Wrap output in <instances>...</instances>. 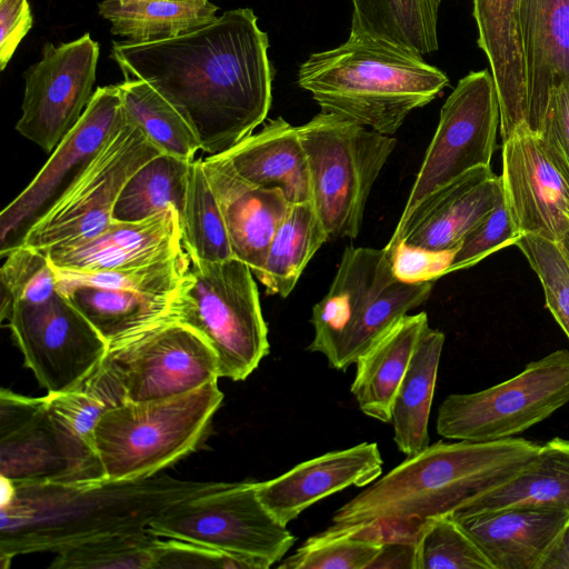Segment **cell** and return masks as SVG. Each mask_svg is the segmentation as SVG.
Here are the masks:
<instances>
[{
    "label": "cell",
    "instance_id": "6da1fadb",
    "mask_svg": "<svg viewBox=\"0 0 569 569\" xmlns=\"http://www.w3.org/2000/svg\"><path fill=\"white\" fill-rule=\"evenodd\" d=\"M267 32L250 8L153 42H113L126 79L148 82L184 118L209 156L228 151L264 122L274 68Z\"/></svg>",
    "mask_w": 569,
    "mask_h": 569
},
{
    "label": "cell",
    "instance_id": "7a4b0ae2",
    "mask_svg": "<svg viewBox=\"0 0 569 569\" xmlns=\"http://www.w3.org/2000/svg\"><path fill=\"white\" fill-rule=\"evenodd\" d=\"M218 482L183 481L166 475L81 487L14 485L1 505V565L17 555L52 551L104 533L148 528L174 503Z\"/></svg>",
    "mask_w": 569,
    "mask_h": 569
},
{
    "label": "cell",
    "instance_id": "3957f363",
    "mask_svg": "<svg viewBox=\"0 0 569 569\" xmlns=\"http://www.w3.org/2000/svg\"><path fill=\"white\" fill-rule=\"evenodd\" d=\"M540 447L521 437L435 442L366 486L336 510L332 523L450 516L517 476Z\"/></svg>",
    "mask_w": 569,
    "mask_h": 569
},
{
    "label": "cell",
    "instance_id": "277c9868",
    "mask_svg": "<svg viewBox=\"0 0 569 569\" xmlns=\"http://www.w3.org/2000/svg\"><path fill=\"white\" fill-rule=\"evenodd\" d=\"M297 82L322 112L392 136L411 111L449 86V78L416 52L350 30L339 47L302 62Z\"/></svg>",
    "mask_w": 569,
    "mask_h": 569
},
{
    "label": "cell",
    "instance_id": "5b68a950",
    "mask_svg": "<svg viewBox=\"0 0 569 569\" xmlns=\"http://www.w3.org/2000/svg\"><path fill=\"white\" fill-rule=\"evenodd\" d=\"M433 281L397 279L383 249L348 246L325 297L312 307L307 349L346 371L399 318L429 298Z\"/></svg>",
    "mask_w": 569,
    "mask_h": 569
},
{
    "label": "cell",
    "instance_id": "8992f818",
    "mask_svg": "<svg viewBox=\"0 0 569 569\" xmlns=\"http://www.w3.org/2000/svg\"><path fill=\"white\" fill-rule=\"evenodd\" d=\"M217 381L167 399L108 408L94 429L106 480L148 478L194 451L223 400Z\"/></svg>",
    "mask_w": 569,
    "mask_h": 569
},
{
    "label": "cell",
    "instance_id": "52a82bcc",
    "mask_svg": "<svg viewBox=\"0 0 569 569\" xmlns=\"http://www.w3.org/2000/svg\"><path fill=\"white\" fill-rule=\"evenodd\" d=\"M253 276L236 257L220 262L190 258L166 316L209 343L219 378L242 381L269 353L268 328Z\"/></svg>",
    "mask_w": 569,
    "mask_h": 569
},
{
    "label": "cell",
    "instance_id": "ba28073f",
    "mask_svg": "<svg viewBox=\"0 0 569 569\" xmlns=\"http://www.w3.org/2000/svg\"><path fill=\"white\" fill-rule=\"evenodd\" d=\"M217 358L194 330L160 319L108 345L82 385L110 407L161 400L218 380Z\"/></svg>",
    "mask_w": 569,
    "mask_h": 569
},
{
    "label": "cell",
    "instance_id": "9c48e42d",
    "mask_svg": "<svg viewBox=\"0 0 569 569\" xmlns=\"http://www.w3.org/2000/svg\"><path fill=\"white\" fill-rule=\"evenodd\" d=\"M297 129L308 158L312 202L328 238H357L372 186L397 140L322 111Z\"/></svg>",
    "mask_w": 569,
    "mask_h": 569
},
{
    "label": "cell",
    "instance_id": "30bf717a",
    "mask_svg": "<svg viewBox=\"0 0 569 569\" xmlns=\"http://www.w3.org/2000/svg\"><path fill=\"white\" fill-rule=\"evenodd\" d=\"M568 402L569 351L558 349L492 387L447 396L439 406L436 429L450 440L509 439L546 420Z\"/></svg>",
    "mask_w": 569,
    "mask_h": 569
},
{
    "label": "cell",
    "instance_id": "8fae6325",
    "mask_svg": "<svg viewBox=\"0 0 569 569\" xmlns=\"http://www.w3.org/2000/svg\"><path fill=\"white\" fill-rule=\"evenodd\" d=\"M258 482H218L179 501L153 519L148 529L220 551L256 559L270 568L281 561L297 538L263 506Z\"/></svg>",
    "mask_w": 569,
    "mask_h": 569
},
{
    "label": "cell",
    "instance_id": "7c38bea8",
    "mask_svg": "<svg viewBox=\"0 0 569 569\" xmlns=\"http://www.w3.org/2000/svg\"><path fill=\"white\" fill-rule=\"evenodd\" d=\"M161 152L133 123L118 127L51 207L27 230L20 244L47 252L106 230L129 179Z\"/></svg>",
    "mask_w": 569,
    "mask_h": 569
},
{
    "label": "cell",
    "instance_id": "4fadbf2b",
    "mask_svg": "<svg viewBox=\"0 0 569 569\" xmlns=\"http://www.w3.org/2000/svg\"><path fill=\"white\" fill-rule=\"evenodd\" d=\"M499 127L500 109L491 72H469L459 80L441 108L436 132L399 222L462 174L489 167Z\"/></svg>",
    "mask_w": 569,
    "mask_h": 569
},
{
    "label": "cell",
    "instance_id": "5bb4252c",
    "mask_svg": "<svg viewBox=\"0 0 569 569\" xmlns=\"http://www.w3.org/2000/svg\"><path fill=\"white\" fill-rule=\"evenodd\" d=\"M24 365L48 393L81 387L108 342L59 291L39 303L17 302L7 319Z\"/></svg>",
    "mask_w": 569,
    "mask_h": 569
},
{
    "label": "cell",
    "instance_id": "9a60e30c",
    "mask_svg": "<svg viewBox=\"0 0 569 569\" xmlns=\"http://www.w3.org/2000/svg\"><path fill=\"white\" fill-rule=\"evenodd\" d=\"M99 44L90 33L42 47L41 59L24 72V92L17 131L52 152L77 124L92 98Z\"/></svg>",
    "mask_w": 569,
    "mask_h": 569
},
{
    "label": "cell",
    "instance_id": "2e32d148",
    "mask_svg": "<svg viewBox=\"0 0 569 569\" xmlns=\"http://www.w3.org/2000/svg\"><path fill=\"white\" fill-rule=\"evenodd\" d=\"M124 121L117 84L99 87L77 124L31 182L1 211V257L21 243L30 226L51 207Z\"/></svg>",
    "mask_w": 569,
    "mask_h": 569
},
{
    "label": "cell",
    "instance_id": "e0dca14e",
    "mask_svg": "<svg viewBox=\"0 0 569 569\" xmlns=\"http://www.w3.org/2000/svg\"><path fill=\"white\" fill-rule=\"evenodd\" d=\"M502 142L500 177L517 231L560 242L569 232V182L529 128Z\"/></svg>",
    "mask_w": 569,
    "mask_h": 569
},
{
    "label": "cell",
    "instance_id": "ac0fdd59",
    "mask_svg": "<svg viewBox=\"0 0 569 569\" xmlns=\"http://www.w3.org/2000/svg\"><path fill=\"white\" fill-rule=\"evenodd\" d=\"M501 192L502 179L490 166L472 169L435 192L405 221L398 222L385 250L391 256L402 242L430 251L457 249L492 211Z\"/></svg>",
    "mask_w": 569,
    "mask_h": 569
},
{
    "label": "cell",
    "instance_id": "d6986e66",
    "mask_svg": "<svg viewBox=\"0 0 569 569\" xmlns=\"http://www.w3.org/2000/svg\"><path fill=\"white\" fill-rule=\"evenodd\" d=\"M183 251L179 212L171 207L141 221H113L97 236L46 253L56 269L96 272L146 267Z\"/></svg>",
    "mask_w": 569,
    "mask_h": 569
},
{
    "label": "cell",
    "instance_id": "ffe728a7",
    "mask_svg": "<svg viewBox=\"0 0 569 569\" xmlns=\"http://www.w3.org/2000/svg\"><path fill=\"white\" fill-rule=\"evenodd\" d=\"M383 460L376 442L330 451L289 471L258 482V496L282 525L313 503L348 487H366L381 476Z\"/></svg>",
    "mask_w": 569,
    "mask_h": 569
},
{
    "label": "cell",
    "instance_id": "44dd1931",
    "mask_svg": "<svg viewBox=\"0 0 569 569\" xmlns=\"http://www.w3.org/2000/svg\"><path fill=\"white\" fill-rule=\"evenodd\" d=\"M0 472L14 485L69 483L46 397L0 395Z\"/></svg>",
    "mask_w": 569,
    "mask_h": 569
},
{
    "label": "cell",
    "instance_id": "7402d4cb",
    "mask_svg": "<svg viewBox=\"0 0 569 569\" xmlns=\"http://www.w3.org/2000/svg\"><path fill=\"white\" fill-rule=\"evenodd\" d=\"M202 164L218 200L233 257L246 262L257 277L290 204L280 191L259 188L240 178L220 154L208 156Z\"/></svg>",
    "mask_w": 569,
    "mask_h": 569
},
{
    "label": "cell",
    "instance_id": "603a6c76",
    "mask_svg": "<svg viewBox=\"0 0 569 569\" xmlns=\"http://www.w3.org/2000/svg\"><path fill=\"white\" fill-rule=\"evenodd\" d=\"M478 46L485 52L500 109L502 141L527 127L528 87L521 0H472Z\"/></svg>",
    "mask_w": 569,
    "mask_h": 569
},
{
    "label": "cell",
    "instance_id": "cb8c5ba5",
    "mask_svg": "<svg viewBox=\"0 0 569 569\" xmlns=\"http://www.w3.org/2000/svg\"><path fill=\"white\" fill-rule=\"evenodd\" d=\"M452 518L492 569H540L562 532L569 511L516 507Z\"/></svg>",
    "mask_w": 569,
    "mask_h": 569
},
{
    "label": "cell",
    "instance_id": "d4e9b609",
    "mask_svg": "<svg viewBox=\"0 0 569 569\" xmlns=\"http://www.w3.org/2000/svg\"><path fill=\"white\" fill-rule=\"evenodd\" d=\"M528 120L538 136L551 91L569 82V0H521Z\"/></svg>",
    "mask_w": 569,
    "mask_h": 569
},
{
    "label": "cell",
    "instance_id": "484cf974",
    "mask_svg": "<svg viewBox=\"0 0 569 569\" xmlns=\"http://www.w3.org/2000/svg\"><path fill=\"white\" fill-rule=\"evenodd\" d=\"M219 154L240 178L280 191L289 204L312 201L309 163L298 129L282 117L268 120L260 131Z\"/></svg>",
    "mask_w": 569,
    "mask_h": 569
},
{
    "label": "cell",
    "instance_id": "4316f807",
    "mask_svg": "<svg viewBox=\"0 0 569 569\" xmlns=\"http://www.w3.org/2000/svg\"><path fill=\"white\" fill-rule=\"evenodd\" d=\"M427 325L426 312L407 313L356 360L350 391L366 416L390 423L393 398Z\"/></svg>",
    "mask_w": 569,
    "mask_h": 569
},
{
    "label": "cell",
    "instance_id": "83f0119b",
    "mask_svg": "<svg viewBox=\"0 0 569 569\" xmlns=\"http://www.w3.org/2000/svg\"><path fill=\"white\" fill-rule=\"evenodd\" d=\"M516 507L569 511V440L556 437L541 445L537 456L517 476L450 516Z\"/></svg>",
    "mask_w": 569,
    "mask_h": 569
},
{
    "label": "cell",
    "instance_id": "f1b7e54d",
    "mask_svg": "<svg viewBox=\"0 0 569 569\" xmlns=\"http://www.w3.org/2000/svg\"><path fill=\"white\" fill-rule=\"evenodd\" d=\"M443 345L445 335L428 323L393 398V441L407 457L430 445L428 423Z\"/></svg>",
    "mask_w": 569,
    "mask_h": 569
},
{
    "label": "cell",
    "instance_id": "f546056e",
    "mask_svg": "<svg viewBox=\"0 0 569 569\" xmlns=\"http://www.w3.org/2000/svg\"><path fill=\"white\" fill-rule=\"evenodd\" d=\"M47 409L69 470V486H94L107 481L99 460L94 429L109 406L97 393L81 386L48 393Z\"/></svg>",
    "mask_w": 569,
    "mask_h": 569
},
{
    "label": "cell",
    "instance_id": "4dcf8cb0",
    "mask_svg": "<svg viewBox=\"0 0 569 569\" xmlns=\"http://www.w3.org/2000/svg\"><path fill=\"white\" fill-rule=\"evenodd\" d=\"M58 291L86 317L108 345L163 319L176 293L59 281Z\"/></svg>",
    "mask_w": 569,
    "mask_h": 569
},
{
    "label": "cell",
    "instance_id": "1f68e13d",
    "mask_svg": "<svg viewBox=\"0 0 569 569\" xmlns=\"http://www.w3.org/2000/svg\"><path fill=\"white\" fill-rule=\"evenodd\" d=\"M218 7L208 0H102L100 17L111 23L113 34L132 42L170 39L210 23Z\"/></svg>",
    "mask_w": 569,
    "mask_h": 569
},
{
    "label": "cell",
    "instance_id": "d6a6232c",
    "mask_svg": "<svg viewBox=\"0 0 569 569\" xmlns=\"http://www.w3.org/2000/svg\"><path fill=\"white\" fill-rule=\"evenodd\" d=\"M351 30L420 56L438 50L441 0H351Z\"/></svg>",
    "mask_w": 569,
    "mask_h": 569
},
{
    "label": "cell",
    "instance_id": "836d02e7",
    "mask_svg": "<svg viewBox=\"0 0 569 569\" xmlns=\"http://www.w3.org/2000/svg\"><path fill=\"white\" fill-rule=\"evenodd\" d=\"M329 240L313 202L290 204L256 277L269 296L288 297L319 248Z\"/></svg>",
    "mask_w": 569,
    "mask_h": 569
},
{
    "label": "cell",
    "instance_id": "e575fe53",
    "mask_svg": "<svg viewBox=\"0 0 569 569\" xmlns=\"http://www.w3.org/2000/svg\"><path fill=\"white\" fill-rule=\"evenodd\" d=\"M124 116L163 153L186 161L201 150L191 127L179 111L153 87L139 79L117 84Z\"/></svg>",
    "mask_w": 569,
    "mask_h": 569
},
{
    "label": "cell",
    "instance_id": "d590c367",
    "mask_svg": "<svg viewBox=\"0 0 569 569\" xmlns=\"http://www.w3.org/2000/svg\"><path fill=\"white\" fill-rule=\"evenodd\" d=\"M191 161L160 153L127 182L113 209V220L141 221L174 207L182 210Z\"/></svg>",
    "mask_w": 569,
    "mask_h": 569
},
{
    "label": "cell",
    "instance_id": "8d00e7d4",
    "mask_svg": "<svg viewBox=\"0 0 569 569\" xmlns=\"http://www.w3.org/2000/svg\"><path fill=\"white\" fill-rule=\"evenodd\" d=\"M182 246L190 258L220 262L233 257L223 217L206 176L202 159L190 163L182 210Z\"/></svg>",
    "mask_w": 569,
    "mask_h": 569
},
{
    "label": "cell",
    "instance_id": "74e56055",
    "mask_svg": "<svg viewBox=\"0 0 569 569\" xmlns=\"http://www.w3.org/2000/svg\"><path fill=\"white\" fill-rule=\"evenodd\" d=\"M160 537L148 528L94 536L56 552L54 569H152Z\"/></svg>",
    "mask_w": 569,
    "mask_h": 569
},
{
    "label": "cell",
    "instance_id": "f35d334b",
    "mask_svg": "<svg viewBox=\"0 0 569 569\" xmlns=\"http://www.w3.org/2000/svg\"><path fill=\"white\" fill-rule=\"evenodd\" d=\"M381 543L331 525L308 538L279 569H368Z\"/></svg>",
    "mask_w": 569,
    "mask_h": 569
},
{
    "label": "cell",
    "instance_id": "ab89813d",
    "mask_svg": "<svg viewBox=\"0 0 569 569\" xmlns=\"http://www.w3.org/2000/svg\"><path fill=\"white\" fill-rule=\"evenodd\" d=\"M0 269L1 321L17 302L39 303L58 292V278L46 252L19 244L7 251Z\"/></svg>",
    "mask_w": 569,
    "mask_h": 569
},
{
    "label": "cell",
    "instance_id": "60d3db41",
    "mask_svg": "<svg viewBox=\"0 0 569 569\" xmlns=\"http://www.w3.org/2000/svg\"><path fill=\"white\" fill-rule=\"evenodd\" d=\"M417 569H492L451 516L425 520L417 540Z\"/></svg>",
    "mask_w": 569,
    "mask_h": 569
},
{
    "label": "cell",
    "instance_id": "b9f144b4",
    "mask_svg": "<svg viewBox=\"0 0 569 569\" xmlns=\"http://www.w3.org/2000/svg\"><path fill=\"white\" fill-rule=\"evenodd\" d=\"M515 246L538 276L546 307L569 339V258L561 242L525 233Z\"/></svg>",
    "mask_w": 569,
    "mask_h": 569
},
{
    "label": "cell",
    "instance_id": "7bdbcfd3",
    "mask_svg": "<svg viewBox=\"0 0 569 569\" xmlns=\"http://www.w3.org/2000/svg\"><path fill=\"white\" fill-rule=\"evenodd\" d=\"M520 237L503 197V189L495 208L461 241L448 273L472 267L498 250L512 246Z\"/></svg>",
    "mask_w": 569,
    "mask_h": 569
},
{
    "label": "cell",
    "instance_id": "ee69618b",
    "mask_svg": "<svg viewBox=\"0 0 569 569\" xmlns=\"http://www.w3.org/2000/svg\"><path fill=\"white\" fill-rule=\"evenodd\" d=\"M156 568L268 569L264 563L249 557L161 537L154 550L152 569Z\"/></svg>",
    "mask_w": 569,
    "mask_h": 569
},
{
    "label": "cell",
    "instance_id": "f6af8a7d",
    "mask_svg": "<svg viewBox=\"0 0 569 569\" xmlns=\"http://www.w3.org/2000/svg\"><path fill=\"white\" fill-rule=\"evenodd\" d=\"M538 138L569 182V82L551 91Z\"/></svg>",
    "mask_w": 569,
    "mask_h": 569
},
{
    "label": "cell",
    "instance_id": "bcb514c9",
    "mask_svg": "<svg viewBox=\"0 0 569 569\" xmlns=\"http://www.w3.org/2000/svg\"><path fill=\"white\" fill-rule=\"evenodd\" d=\"M456 250L430 251L402 242L391 253L393 274L400 281L409 283L435 282L448 273Z\"/></svg>",
    "mask_w": 569,
    "mask_h": 569
},
{
    "label": "cell",
    "instance_id": "7dc6e473",
    "mask_svg": "<svg viewBox=\"0 0 569 569\" xmlns=\"http://www.w3.org/2000/svg\"><path fill=\"white\" fill-rule=\"evenodd\" d=\"M33 23L28 0H0V70L3 71Z\"/></svg>",
    "mask_w": 569,
    "mask_h": 569
},
{
    "label": "cell",
    "instance_id": "c3c4849f",
    "mask_svg": "<svg viewBox=\"0 0 569 569\" xmlns=\"http://www.w3.org/2000/svg\"><path fill=\"white\" fill-rule=\"evenodd\" d=\"M368 569H417V542L382 543Z\"/></svg>",
    "mask_w": 569,
    "mask_h": 569
},
{
    "label": "cell",
    "instance_id": "681fc988",
    "mask_svg": "<svg viewBox=\"0 0 569 569\" xmlns=\"http://www.w3.org/2000/svg\"><path fill=\"white\" fill-rule=\"evenodd\" d=\"M540 569H569V519Z\"/></svg>",
    "mask_w": 569,
    "mask_h": 569
},
{
    "label": "cell",
    "instance_id": "f907efd6",
    "mask_svg": "<svg viewBox=\"0 0 569 569\" xmlns=\"http://www.w3.org/2000/svg\"><path fill=\"white\" fill-rule=\"evenodd\" d=\"M560 242L569 258V232L563 237V239Z\"/></svg>",
    "mask_w": 569,
    "mask_h": 569
},
{
    "label": "cell",
    "instance_id": "816d5d0a",
    "mask_svg": "<svg viewBox=\"0 0 569 569\" xmlns=\"http://www.w3.org/2000/svg\"><path fill=\"white\" fill-rule=\"evenodd\" d=\"M174 1H202V0H174Z\"/></svg>",
    "mask_w": 569,
    "mask_h": 569
}]
</instances>
